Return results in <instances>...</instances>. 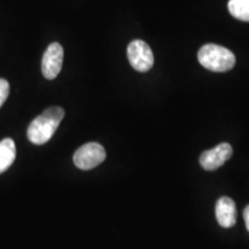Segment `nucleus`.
Here are the masks:
<instances>
[{
    "label": "nucleus",
    "instance_id": "f03ea898",
    "mask_svg": "<svg viewBox=\"0 0 249 249\" xmlns=\"http://www.w3.org/2000/svg\"><path fill=\"white\" fill-rule=\"evenodd\" d=\"M198 61L207 70L223 73L235 65L234 54L229 49L216 44L203 45L198 51Z\"/></svg>",
    "mask_w": 249,
    "mask_h": 249
},
{
    "label": "nucleus",
    "instance_id": "39448f33",
    "mask_svg": "<svg viewBox=\"0 0 249 249\" xmlns=\"http://www.w3.org/2000/svg\"><path fill=\"white\" fill-rule=\"evenodd\" d=\"M64 61V49L59 43H52L46 49L42 59V73L48 80H53L60 73Z\"/></svg>",
    "mask_w": 249,
    "mask_h": 249
},
{
    "label": "nucleus",
    "instance_id": "1a4fd4ad",
    "mask_svg": "<svg viewBox=\"0 0 249 249\" xmlns=\"http://www.w3.org/2000/svg\"><path fill=\"white\" fill-rule=\"evenodd\" d=\"M229 11L238 20L249 22V0H230Z\"/></svg>",
    "mask_w": 249,
    "mask_h": 249
},
{
    "label": "nucleus",
    "instance_id": "423d86ee",
    "mask_svg": "<svg viewBox=\"0 0 249 249\" xmlns=\"http://www.w3.org/2000/svg\"><path fill=\"white\" fill-rule=\"evenodd\" d=\"M233 154L232 147L229 143H220L217 147L204 151L200 157V164L204 170L214 171L231 158Z\"/></svg>",
    "mask_w": 249,
    "mask_h": 249
},
{
    "label": "nucleus",
    "instance_id": "20e7f679",
    "mask_svg": "<svg viewBox=\"0 0 249 249\" xmlns=\"http://www.w3.org/2000/svg\"><path fill=\"white\" fill-rule=\"evenodd\" d=\"M107 152L103 145L96 142H90L82 145L74 154V164L81 170H91L104 161Z\"/></svg>",
    "mask_w": 249,
    "mask_h": 249
},
{
    "label": "nucleus",
    "instance_id": "9b49d317",
    "mask_svg": "<svg viewBox=\"0 0 249 249\" xmlns=\"http://www.w3.org/2000/svg\"><path fill=\"white\" fill-rule=\"evenodd\" d=\"M244 219L246 223V227H247V230L249 231V205L246 207V209L244 211Z\"/></svg>",
    "mask_w": 249,
    "mask_h": 249
},
{
    "label": "nucleus",
    "instance_id": "f257e3e1",
    "mask_svg": "<svg viewBox=\"0 0 249 249\" xmlns=\"http://www.w3.org/2000/svg\"><path fill=\"white\" fill-rule=\"evenodd\" d=\"M65 117L64 108L60 107H52L43 112L40 116L33 120L28 127V139L31 143L42 145L50 141L54 135L59 124Z\"/></svg>",
    "mask_w": 249,
    "mask_h": 249
},
{
    "label": "nucleus",
    "instance_id": "6e6552de",
    "mask_svg": "<svg viewBox=\"0 0 249 249\" xmlns=\"http://www.w3.org/2000/svg\"><path fill=\"white\" fill-rule=\"evenodd\" d=\"M17 157V148L12 139H4L0 141V174L11 167Z\"/></svg>",
    "mask_w": 249,
    "mask_h": 249
},
{
    "label": "nucleus",
    "instance_id": "7ed1b4c3",
    "mask_svg": "<svg viewBox=\"0 0 249 249\" xmlns=\"http://www.w3.org/2000/svg\"><path fill=\"white\" fill-rule=\"evenodd\" d=\"M127 57L135 71L145 73L154 66V53L150 46L141 39H135L129 43L127 48Z\"/></svg>",
    "mask_w": 249,
    "mask_h": 249
},
{
    "label": "nucleus",
    "instance_id": "9d476101",
    "mask_svg": "<svg viewBox=\"0 0 249 249\" xmlns=\"http://www.w3.org/2000/svg\"><path fill=\"white\" fill-rule=\"evenodd\" d=\"M9 95V83L4 79H0V107L4 105Z\"/></svg>",
    "mask_w": 249,
    "mask_h": 249
},
{
    "label": "nucleus",
    "instance_id": "0eeeda50",
    "mask_svg": "<svg viewBox=\"0 0 249 249\" xmlns=\"http://www.w3.org/2000/svg\"><path fill=\"white\" fill-rule=\"evenodd\" d=\"M236 217H238V213H236L234 201L227 196L220 197L216 203V218L218 224L222 227L229 229L235 225Z\"/></svg>",
    "mask_w": 249,
    "mask_h": 249
}]
</instances>
